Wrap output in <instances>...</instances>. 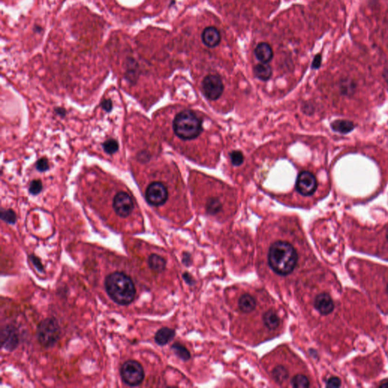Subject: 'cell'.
<instances>
[{"label": "cell", "mask_w": 388, "mask_h": 388, "mask_svg": "<svg viewBox=\"0 0 388 388\" xmlns=\"http://www.w3.org/2000/svg\"><path fill=\"white\" fill-rule=\"evenodd\" d=\"M268 264L271 271L279 276H287L298 264L299 255L295 247L286 240H277L269 247Z\"/></svg>", "instance_id": "obj_1"}, {"label": "cell", "mask_w": 388, "mask_h": 388, "mask_svg": "<svg viewBox=\"0 0 388 388\" xmlns=\"http://www.w3.org/2000/svg\"><path fill=\"white\" fill-rule=\"evenodd\" d=\"M105 288L109 297L118 305H129L136 296L133 281L126 274L120 271L112 273L105 278Z\"/></svg>", "instance_id": "obj_2"}, {"label": "cell", "mask_w": 388, "mask_h": 388, "mask_svg": "<svg viewBox=\"0 0 388 388\" xmlns=\"http://www.w3.org/2000/svg\"><path fill=\"white\" fill-rule=\"evenodd\" d=\"M173 130L181 140H193L202 133V121L193 111L184 110L174 117Z\"/></svg>", "instance_id": "obj_3"}, {"label": "cell", "mask_w": 388, "mask_h": 388, "mask_svg": "<svg viewBox=\"0 0 388 388\" xmlns=\"http://www.w3.org/2000/svg\"><path fill=\"white\" fill-rule=\"evenodd\" d=\"M61 337V328L56 319L47 318L39 324L36 338L40 345L50 348L56 344Z\"/></svg>", "instance_id": "obj_4"}, {"label": "cell", "mask_w": 388, "mask_h": 388, "mask_svg": "<svg viewBox=\"0 0 388 388\" xmlns=\"http://www.w3.org/2000/svg\"><path fill=\"white\" fill-rule=\"evenodd\" d=\"M120 373L123 382L130 387L138 386L144 379L143 366L135 360H128L124 362Z\"/></svg>", "instance_id": "obj_5"}, {"label": "cell", "mask_w": 388, "mask_h": 388, "mask_svg": "<svg viewBox=\"0 0 388 388\" xmlns=\"http://www.w3.org/2000/svg\"><path fill=\"white\" fill-rule=\"evenodd\" d=\"M168 197L169 191L167 187L160 181H153L146 188V200L152 206L159 207L164 205L168 200Z\"/></svg>", "instance_id": "obj_6"}, {"label": "cell", "mask_w": 388, "mask_h": 388, "mask_svg": "<svg viewBox=\"0 0 388 388\" xmlns=\"http://www.w3.org/2000/svg\"><path fill=\"white\" fill-rule=\"evenodd\" d=\"M112 208L117 216L128 218L135 209L133 197L128 192H117L112 199Z\"/></svg>", "instance_id": "obj_7"}, {"label": "cell", "mask_w": 388, "mask_h": 388, "mask_svg": "<svg viewBox=\"0 0 388 388\" xmlns=\"http://www.w3.org/2000/svg\"><path fill=\"white\" fill-rule=\"evenodd\" d=\"M202 90L204 96L208 100H216L222 94L224 84L219 75L209 74L202 81Z\"/></svg>", "instance_id": "obj_8"}, {"label": "cell", "mask_w": 388, "mask_h": 388, "mask_svg": "<svg viewBox=\"0 0 388 388\" xmlns=\"http://www.w3.org/2000/svg\"><path fill=\"white\" fill-rule=\"evenodd\" d=\"M317 180L314 174L309 171H302L299 174L296 183V189L304 197L312 196L317 189Z\"/></svg>", "instance_id": "obj_9"}, {"label": "cell", "mask_w": 388, "mask_h": 388, "mask_svg": "<svg viewBox=\"0 0 388 388\" xmlns=\"http://www.w3.org/2000/svg\"><path fill=\"white\" fill-rule=\"evenodd\" d=\"M314 307L320 314L328 316L335 309V304L328 293H321L315 298Z\"/></svg>", "instance_id": "obj_10"}, {"label": "cell", "mask_w": 388, "mask_h": 388, "mask_svg": "<svg viewBox=\"0 0 388 388\" xmlns=\"http://www.w3.org/2000/svg\"><path fill=\"white\" fill-rule=\"evenodd\" d=\"M1 339L2 347L9 351L14 350L19 343L17 330L12 326H5L2 328Z\"/></svg>", "instance_id": "obj_11"}, {"label": "cell", "mask_w": 388, "mask_h": 388, "mask_svg": "<svg viewBox=\"0 0 388 388\" xmlns=\"http://www.w3.org/2000/svg\"><path fill=\"white\" fill-rule=\"evenodd\" d=\"M202 41L206 47L213 48L217 47L220 43L221 35L217 28L214 27H208L202 31Z\"/></svg>", "instance_id": "obj_12"}, {"label": "cell", "mask_w": 388, "mask_h": 388, "mask_svg": "<svg viewBox=\"0 0 388 388\" xmlns=\"http://www.w3.org/2000/svg\"><path fill=\"white\" fill-rule=\"evenodd\" d=\"M257 306V302L253 296L250 293H244L238 300V308L243 313H251Z\"/></svg>", "instance_id": "obj_13"}, {"label": "cell", "mask_w": 388, "mask_h": 388, "mask_svg": "<svg viewBox=\"0 0 388 388\" xmlns=\"http://www.w3.org/2000/svg\"><path fill=\"white\" fill-rule=\"evenodd\" d=\"M255 55L258 60L267 64L273 58V50L269 44L260 43L255 50Z\"/></svg>", "instance_id": "obj_14"}, {"label": "cell", "mask_w": 388, "mask_h": 388, "mask_svg": "<svg viewBox=\"0 0 388 388\" xmlns=\"http://www.w3.org/2000/svg\"><path fill=\"white\" fill-rule=\"evenodd\" d=\"M265 326L270 331H275L281 324V319L275 311L269 310L262 316Z\"/></svg>", "instance_id": "obj_15"}, {"label": "cell", "mask_w": 388, "mask_h": 388, "mask_svg": "<svg viewBox=\"0 0 388 388\" xmlns=\"http://www.w3.org/2000/svg\"><path fill=\"white\" fill-rule=\"evenodd\" d=\"M175 336L174 330L169 328H162L155 333V341L159 346H165L169 343Z\"/></svg>", "instance_id": "obj_16"}, {"label": "cell", "mask_w": 388, "mask_h": 388, "mask_svg": "<svg viewBox=\"0 0 388 388\" xmlns=\"http://www.w3.org/2000/svg\"><path fill=\"white\" fill-rule=\"evenodd\" d=\"M148 265L149 267L154 272L161 273L166 269V260L161 255L152 254L149 257Z\"/></svg>", "instance_id": "obj_17"}, {"label": "cell", "mask_w": 388, "mask_h": 388, "mask_svg": "<svg viewBox=\"0 0 388 388\" xmlns=\"http://www.w3.org/2000/svg\"><path fill=\"white\" fill-rule=\"evenodd\" d=\"M331 128L335 132L346 135V134L351 132L355 126L352 121H347V120H337V121L331 123Z\"/></svg>", "instance_id": "obj_18"}, {"label": "cell", "mask_w": 388, "mask_h": 388, "mask_svg": "<svg viewBox=\"0 0 388 388\" xmlns=\"http://www.w3.org/2000/svg\"><path fill=\"white\" fill-rule=\"evenodd\" d=\"M253 73L258 79L266 81L270 79L272 75V69H271V66L262 63V64L256 65L254 67Z\"/></svg>", "instance_id": "obj_19"}, {"label": "cell", "mask_w": 388, "mask_h": 388, "mask_svg": "<svg viewBox=\"0 0 388 388\" xmlns=\"http://www.w3.org/2000/svg\"><path fill=\"white\" fill-rule=\"evenodd\" d=\"M340 93L345 97H351L355 93L356 90V84L355 82L350 78H344L340 81L339 86Z\"/></svg>", "instance_id": "obj_20"}, {"label": "cell", "mask_w": 388, "mask_h": 388, "mask_svg": "<svg viewBox=\"0 0 388 388\" xmlns=\"http://www.w3.org/2000/svg\"><path fill=\"white\" fill-rule=\"evenodd\" d=\"M271 375H272L273 379L276 381L277 383L281 384L285 383L287 380L289 378V371L288 369H287L285 366H277L276 367L273 369L271 371Z\"/></svg>", "instance_id": "obj_21"}, {"label": "cell", "mask_w": 388, "mask_h": 388, "mask_svg": "<svg viewBox=\"0 0 388 388\" xmlns=\"http://www.w3.org/2000/svg\"><path fill=\"white\" fill-rule=\"evenodd\" d=\"M290 383L293 388H304L310 387V381L308 377L304 374H296L295 376H293L292 378Z\"/></svg>", "instance_id": "obj_22"}, {"label": "cell", "mask_w": 388, "mask_h": 388, "mask_svg": "<svg viewBox=\"0 0 388 388\" xmlns=\"http://www.w3.org/2000/svg\"><path fill=\"white\" fill-rule=\"evenodd\" d=\"M171 349H172L174 354H176L178 357L182 359V360L186 361L190 359V352H189L188 350H187L186 347H184L183 345H181V344L178 343H175L173 344Z\"/></svg>", "instance_id": "obj_23"}, {"label": "cell", "mask_w": 388, "mask_h": 388, "mask_svg": "<svg viewBox=\"0 0 388 388\" xmlns=\"http://www.w3.org/2000/svg\"><path fill=\"white\" fill-rule=\"evenodd\" d=\"M222 209V204L221 201L217 198L210 199L206 205V209L209 214L216 215L219 213Z\"/></svg>", "instance_id": "obj_24"}, {"label": "cell", "mask_w": 388, "mask_h": 388, "mask_svg": "<svg viewBox=\"0 0 388 388\" xmlns=\"http://www.w3.org/2000/svg\"><path fill=\"white\" fill-rule=\"evenodd\" d=\"M1 218H2L3 221H5V222L9 223V224H15L16 221V219H17L16 213H15L12 209H7V210L2 209V212H1Z\"/></svg>", "instance_id": "obj_25"}, {"label": "cell", "mask_w": 388, "mask_h": 388, "mask_svg": "<svg viewBox=\"0 0 388 388\" xmlns=\"http://www.w3.org/2000/svg\"><path fill=\"white\" fill-rule=\"evenodd\" d=\"M103 149L109 154H114L118 149V143L116 140L111 139L103 143Z\"/></svg>", "instance_id": "obj_26"}, {"label": "cell", "mask_w": 388, "mask_h": 388, "mask_svg": "<svg viewBox=\"0 0 388 388\" xmlns=\"http://www.w3.org/2000/svg\"><path fill=\"white\" fill-rule=\"evenodd\" d=\"M230 158H231V162L232 164L235 166H240L244 160L243 153L238 150L233 151L230 154Z\"/></svg>", "instance_id": "obj_27"}, {"label": "cell", "mask_w": 388, "mask_h": 388, "mask_svg": "<svg viewBox=\"0 0 388 388\" xmlns=\"http://www.w3.org/2000/svg\"><path fill=\"white\" fill-rule=\"evenodd\" d=\"M43 189V185H42L41 181L39 180H35L32 181L30 186V193H32L34 195L38 194Z\"/></svg>", "instance_id": "obj_28"}, {"label": "cell", "mask_w": 388, "mask_h": 388, "mask_svg": "<svg viewBox=\"0 0 388 388\" xmlns=\"http://www.w3.org/2000/svg\"><path fill=\"white\" fill-rule=\"evenodd\" d=\"M36 169L40 171H47L49 169V162L47 159H39L37 162H36Z\"/></svg>", "instance_id": "obj_29"}, {"label": "cell", "mask_w": 388, "mask_h": 388, "mask_svg": "<svg viewBox=\"0 0 388 388\" xmlns=\"http://www.w3.org/2000/svg\"><path fill=\"white\" fill-rule=\"evenodd\" d=\"M340 385H341L340 380L337 377L330 378L326 382V387L328 388H339Z\"/></svg>", "instance_id": "obj_30"}, {"label": "cell", "mask_w": 388, "mask_h": 388, "mask_svg": "<svg viewBox=\"0 0 388 388\" xmlns=\"http://www.w3.org/2000/svg\"><path fill=\"white\" fill-rule=\"evenodd\" d=\"M31 262L33 263L34 266L36 267V269L38 270L40 272H43L44 271V269H43V266L42 265L41 262H40V259L38 258L35 256V255H31Z\"/></svg>", "instance_id": "obj_31"}, {"label": "cell", "mask_w": 388, "mask_h": 388, "mask_svg": "<svg viewBox=\"0 0 388 388\" xmlns=\"http://www.w3.org/2000/svg\"><path fill=\"white\" fill-rule=\"evenodd\" d=\"M321 55H316V57H315L314 61H313V63H312V67H313V68H318V67H319V66H321Z\"/></svg>", "instance_id": "obj_32"}, {"label": "cell", "mask_w": 388, "mask_h": 388, "mask_svg": "<svg viewBox=\"0 0 388 388\" xmlns=\"http://www.w3.org/2000/svg\"><path fill=\"white\" fill-rule=\"evenodd\" d=\"M102 105H103V108L105 109V110L109 111L111 110V109H112V102H111L110 100H105V101L103 102V103H102Z\"/></svg>", "instance_id": "obj_33"}, {"label": "cell", "mask_w": 388, "mask_h": 388, "mask_svg": "<svg viewBox=\"0 0 388 388\" xmlns=\"http://www.w3.org/2000/svg\"><path fill=\"white\" fill-rule=\"evenodd\" d=\"M383 76L385 81H386L387 83L388 84V68H386L385 71H384Z\"/></svg>", "instance_id": "obj_34"}, {"label": "cell", "mask_w": 388, "mask_h": 388, "mask_svg": "<svg viewBox=\"0 0 388 388\" xmlns=\"http://www.w3.org/2000/svg\"><path fill=\"white\" fill-rule=\"evenodd\" d=\"M379 387L380 388H388V382H385V383L381 384V385H380Z\"/></svg>", "instance_id": "obj_35"}, {"label": "cell", "mask_w": 388, "mask_h": 388, "mask_svg": "<svg viewBox=\"0 0 388 388\" xmlns=\"http://www.w3.org/2000/svg\"><path fill=\"white\" fill-rule=\"evenodd\" d=\"M386 238H387V240H388V230H387V232H386Z\"/></svg>", "instance_id": "obj_36"}, {"label": "cell", "mask_w": 388, "mask_h": 388, "mask_svg": "<svg viewBox=\"0 0 388 388\" xmlns=\"http://www.w3.org/2000/svg\"><path fill=\"white\" fill-rule=\"evenodd\" d=\"M386 292H387V294H388V285H387V286H386Z\"/></svg>", "instance_id": "obj_37"}]
</instances>
